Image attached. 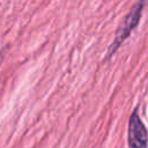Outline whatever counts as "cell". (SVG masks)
<instances>
[{
    "mask_svg": "<svg viewBox=\"0 0 148 148\" xmlns=\"http://www.w3.org/2000/svg\"><path fill=\"white\" fill-rule=\"evenodd\" d=\"M143 5H145V2H136L132 7V9L127 13V15L124 17V20L121 21V23L119 24V27H118V29L116 31V36H114L113 42L110 45V49H109V52H108V57H110L120 46V44L130 36V34L136 27V24L140 21V17H141Z\"/></svg>",
    "mask_w": 148,
    "mask_h": 148,
    "instance_id": "obj_1",
    "label": "cell"
},
{
    "mask_svg": "<svg viewBox=\"0 0 148 148\" xmlns=\"http://www.w3.org/2000/svg\"><path fill=\"white\" fill-rule=\"evenodd\" d=\"M127 134H128L127 135L128 148H147L148 147V132L136 111H134L130 117Z\"/></svg>",
    "mask_w": 148,
    "mask_h": 148,
    "instance_id": "obj_2",
    "label": "cell"
}]
</instances>
